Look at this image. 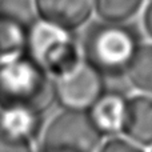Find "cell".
<instances>
[{
    "label": "cell",
    "instance_id": "cell-2",
    "mask_svg": "<svg viewBox=\"0 0 152 152\" xmlns=\"http://www.w3.org/2000/svg\"><path fill=\"white\" fill-rule=\"evenodd\" d=\"M140 44L139 35L128 23L104 20L91 24L80 40L84 61L107 80L126 76Z\"/></svg>",
    "mask_w": 152,
    "mask_h": 152
},
{
    "label": "cell",
    "instance_id": "cell-3",
    "mask_svg": "<svg viewBox=\"0 0 152 152\" xmlns=\"http://www.w3.org/2000/svg\"><path fill=\"white\" fill-rule=\"evenodd\" d=\"M26 53L42 64L53 80L72 72L84 60L75 32L39 18L28 23Z\"/></svg>",
    "mask_w": 152,
    "mask_h": 152
},
{
    "label": "cell",
    "instance_id": "cell-13",
    "mask_svg": "<svg viewBox=\"0 0 152 152\" xmlns=\"http://www.w3.org/2000/svg\"><path fill=\"white\" fill-rule=\"evenodd\" d=\"M96 152H148V150L136 144L124 135H113L104 137Z\"/></svg>",
    "mask_w": 152,
    "mask_h": 152
},
{
    "label": "cell",
    "instance_id": "cell-1",
    "mask_svg": "<svg viewBox=\"0 0 152 152\" xmlns=\"http://www.w3.org/2000/svg\"><path fill=\"white\" fill-rule=\"evenodd\" d=\"M55 103V80L26 52L0 60V111L29 108L45 113Z\"/></svg>",
    "mask_w": 152,
    "mask_h": 152
},
{
    "label": "cell",
    "instance_id": "cell-10",
    "mask_svg": "<svg viewBox=\"0 0 152 152\" xmlns=\"http://www.w3.org/2000/svg\"><path fill=\"white\" fill-rule=\"evenodd\" d=\"M28 24L12 15L0 13V60L26 52Z\"/></svg>",
    "mask_w": 152,
    "mask_h": 152
},
{
    "label": "cell",
    "instance_id": "cell-11",
    "mask_svg": "<svg viewBox=\"0 0 152 152\" xmlns=\"http://www.w3.org/2000/svg\"><path fill=\"white\" fill-rule=\"evenodd\" d=\"M124 77L136 92L152 95V42L140 44Z\"/></svg>",
    "mask_w": 152,
    "mask_h": 152
},
{
    "label": "cell",
    "instance_id": "cell-8",
    "mask_svg": "<svg viewBox=\"0 0 152 152\" xmlns=\"http://www.w3.org/2000/svg\"><path fill=\"white\" fill-rule=\"evenodd\" d=\"M121 135L147 150L152 148V95L136 92L128 97Z\"/></svg>",
    "mask_w": 152,
    "mask_h": 152
},
{
    "label": "cell",
    "instance_id": "cell-7",
    "mask_svg": "<svg viewBox=\"0 0 152 152\" xmlns=\"http://www.w3.org/2000/svg\"><path fill=\"white\" fill-rule=\"evenodd\" d=\"M128 97L120 91L107 88L87 110L91 121L104 137L121 135L128 108Z\"/></svg>",
    "mask_w": 152,
    "mask_h": 152
},
{
    "label": "cell",
    "instance_id": "cell-12",
    "mask_svg": "<svg viewBox=\"0 0 152 152\" xmlns=\"http://www.w3.org/2000/svg\"><path fill=\"white\" fill-rule=\"evenodd\" d=\"M144 0H94V8L100 20L128 23L142 8Z\"/></svg>",
    "mask_w": 152,
    "mask_h": 152
},
{
    "label": "cell",
    "instance_id": "cell-15",
    "mask_svg": "<svg viewBox=\"0 0 152 152\" xmlns=\"http://www.w3.org/2000/svg\"><path fill=\"white\" fill-rule=\"evenodd\" d=\"M142 24H143V29H144L145 35L150 37L152 42V0L147 4V7L144 8Z\"/></svg>",
    "mask_w": 152,
    "mask_h": 152
},
{
    "label": "cell",
    "instance_id": "cell-4",
    "mask_svg": "<svg viewBox=\"0 0 152 152\" xmlns=\"http://www.w3.org/2000/svg\"><path fill=\"white\" fill-rule=\"evenodd\" d=\"M103 139L87 111L60 108L44 123L37 152H96Z\"/></svg>",
    "mask_w": 152,
    "mask_h": 152
},
{
    "label": "cell",
    "instance_id": "cell-9",
    "mask_svg": "<svg viewBox=\"0 0 152 152\" xmlns=\"http://www.w3.org/2000/svg\"><path fill=\"white\" fill-rule=\"evenodd\" d=\"M44 113L29 108H10L0 111V127L16 136L36 143L44 127Z\"/></svg>",
    "mask_w": 152,
    "mask_h": 152
},
{
    "label": "cell",
    "instance_id": "cell-6",
    "mask_svg": "<svg viewBox=\"0 0 152 152\" xmlns=\"http://www.w3.org/2000/svg\"><path fill=\"white\" fill-rule=\"evenodd\" d=\"M39 19L75 32L95 12L94 0H34Z\"/></svg>",
    "mask_w": 152,
    "mask_h": 152
},
{
    "label": "cell",
    "instance_id": "cell-17",
    "mask_svg": "<svg viewBox=\"0 0 152 152\" xmlns=\"http://www.w3.org/2000/svg\"><path fill=\"white\" fill-rule=\"evenodd\" d=\"M1 1H3V0H0V3H1Z\"/></svg>",
    "mask_w": 152,
    "mask_h": 152
},
{
    "label": "cell",
    "instance_id": "cell-14",
    "mask_svg": "<svg viewBox=\"0 0 152 152\" xmlns=\"http://www.w3.org/2000/svg\"><path fill=\"white\" fill-rule=\"evenodd\" d=\"M0 152H37L36 143L11 134L0 127Z\"/></svg>",
    "mask_w": 152,
    "mask_h": 152
},
{
    "label": "cell",
    "instance_id": "cell-5",
    "mask_svg": "<svg viewBox=\"0 0 152 152\" xmlns=\"http://www.w3.org/2000/svg\"><path fill=\"white\" fill-rule=\"evenodd\" d=\"M107 88V79L83 60L72 72L55 80V103L60 108L87 111Z\"/></svg>",
    "mask_w": 152,
    "mask_h": 152
},
{
    "label": "cell",
    "instance_id": "cell-16",
    "mask_svg": "<svg viewBox=\"0 0 152 152\" xmlns=\"http://www.w3.org/2000/svg\"><path fill=\"white\" fill-rule=\"evenodd\" d=\"M148 152H152V148H150V150H148Z\"/></svg>",
    "mask_w": 152,
    "mask_h": 152
}]
</instances>
